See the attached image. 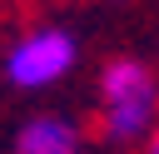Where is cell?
Listing matches in <instances>:
<instances>
[{
  "instance_id": "4",
  "label": "cell",
  "mask_w": 159,
  "mask_h": 154,
  "mask_svg": "<svg viewBox=\"0 0 159 154\" xmlns=\"http://www.w3.org/2000/svg\"><path fill=\"white\" fill-rule=\"evenodd\" d=\"M149 154H159V129H154V134H149Z\"/></svg>"
},
{
  "instance_id": "2",
  "label": "cell",
  "mask_w": 159,
  "mask_h": 154,
  "mask_svg": "<svg viewBox=\"0 0 159 154\" xmlns=\"http://www.w3.org/2000/svg\"><path fill=\"white\" fill-rule=\"evenodd\" d=\"M75 55H80V45L70 30H60V25L25 30L5 50V79L15 89H50L75 70Z\"/></svg>"
},
{
  "instance_id": "3",
  "label": "cell",
  "mask_w": 159,
  "mask_h": 154,
  "mask_svg": "<svg viewBox=\"0 0 159 154\" xmlns=\"http://www.w3.org/2000/svg\"><path fill=\"white\" fill-rule=\"evenodd\" d=\"M15 154H80V129L60 114H40L15 134Z\"/></svg>"
},
{
  "instance_id": "1",
  "label": "cell",
  "mask_w": 159,
  "mask_h": 154,
  "mask_svg": "<svg viewBox=\"0 0 159 154\" xmlns=\"http://www.w3.org/2000/svg\"><path fill=\"white\" fill-rule=\"evenodd\" d=\"M159 109V79L139 60H114L99 75V129L114 144H134L149 134Z\"/></svg>"
}]
</instances>
